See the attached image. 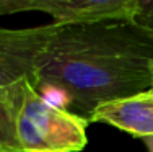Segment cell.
<instances>
[{
    "mask_svg": "<svg viewBox=\"0 0 153 152\" xmlns=\"http://www.w3.org/2000/svg\"><path fill=\"white\" fill-rule=\"evenodd\" d=\"M153 36L130 21L54 23L36 61V84L67 95L90 119L100 105L150 90Z\"/></svg>",
    "mask_w": 153,
    "mask_h": 152,
    "instance_id": "obj_1",
    "label": "cell"
},
{
    "mask_svg": "<svg viewBox=\"0 0 153 152\" xmlns=\"http://www.w3.org/2000/svg\"><path fill=\"white\" fill-rule=\"evenodd\" d=\"M88 119L54 106L26 84L16 116L20 152H78L86 146Z\"/></svg>",
    "mask_w": 153,
    "mask_h": 152,
    "instance_id": "obj_2",
    "label": "cell"
},
{
    "mask_svg": "<svg viewBox=\"0 0 153 152\" xmlns=\"http://www.w3.org/2000/svg\"><path fill=\"white\" fill-rule=\"evenodd\" d=\"M41 12L54 23L74 25L93 21H130L135 0H0V15Z\"/></svg>",
    "mask_w": 153,
    "mask_h": 152,
    "instance_id": "obj_3",
    "label": "cell"
},
{
    "mask_svg": "<svg viewBox=\"0 0 153 152\" xmlns=\"http://www.w3.org/2000/svg\"><path fill=\"white\" fill-rule=\"evenodd\" d=\"M52 30L54 23L21 30L0 28V90L25 82L38 87L36 61Z\"/></svg>",
    "mask_w": 153,
    "mask_h": 152,
    "instance_id": "obj_4",
    "label": "cell"
},
{
    "mask_svg": "<svg viewBox=\"0 0 153 152\" xmlns=\"http://www.w3.org/2000/svg\"><path fill=\"white\" fill-rule=\"evenodd\" d=\"M88 121L106 123L142 139L153 137V90L100 105Z\"/></svg>",
    "mask_w": 153,
    "mask_h": 152,
    "instance_id": "obj_5",
    "label": "cell"
},
{
    "mask_svg": "<svg viewBox=\"0 0 153 152\" xmlns=\"http://www.w3.org/2000/svg\"><path fill=\"white\" fill-rule=\"evenodd\" d=\"M0 90V147L5 152H20L16 139V116L23 98L25 85Z\"/></svg>",
    "mask_w": 153,
    "mask_h": 152,
    "instance_id": "obj_6",
    "label": "cell"
},
{
    "mask_svg": "<svg viewBox=\"0 0 153 152\" xmlns=\"http://www.w3.org/2000/svg\"><path fill=\"white\" fill-rule=\"evenodd\" d=\"M130 23L153 36V0H135V12Z\"/></svg>",
    "mask_w": 153,
    "mask_h": 152,
    "instance_id": "obj_7",
    "label": "cell"
},
{
    "mask_svg": "<svg viewBox=\"0 0 153 152\" xmlns=\"http://www.w3.org/2000/svg\"><path fill=\"white\" fill-rule=\"evenodd\" d=\"M143 142L147 144L148 152H153V137H147V139H143Z\"/></svg>",
    "mask_w": 153,
    "mask_h": 152,
    "instance_id": "obj_8",
    "label": "cell"
},
{
    "mask_svg": "<svg viewBox=\"0 0 153 152\" xmlns=\"http://www.w3.org/2000/svg\"><path fill=\"white\" fill-rule=\"evenodd\" d=\"M150 90H153V64H152V87H150Z\"/></svg>",
    "mask_w": 153,
    "mask_h": 152,
    "instance_id": "obj_9",
    "label": "cell"
},
{
    "mask_svg": "<svg viewBox=\"0 0 153 152\" xmlns=\"http://www.w3.org/2000/svg\"><path fill=\"white\" fill-rule=\"evenodd\" d=\"M0 152H5V151H3V149H2V147H0Z\"/></svg>",
    "mask_w": 153,
    "mask_h": 152,
    "instance_id": "obj_10",
    "label": "cell"
}]
</instances>
